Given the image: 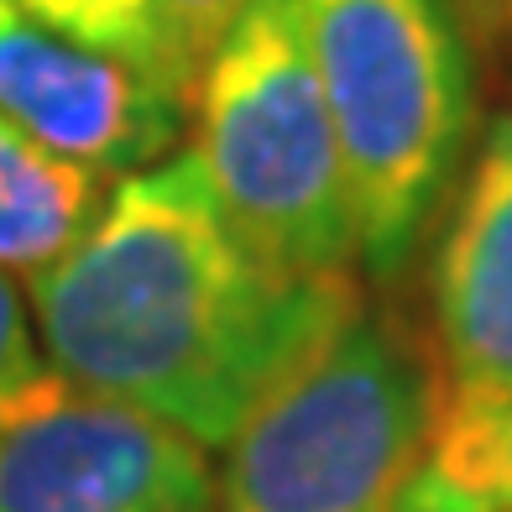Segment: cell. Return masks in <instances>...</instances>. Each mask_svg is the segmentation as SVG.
Listing matches in <instances>:
<instances>
[{
    "label": "cell",
    "instance_id": "obj_13",
    "mask_svg": "<svg viewBox=\"0 0 512 512\" xmlns=\"http://www.w3.org/2000/svg\"><path fill=\"white\" fill-rule=\"evenodd\" d=\"M455 6H460V16H465V21L476 16V27H481V32L502 27V11H497V0H455Z\"/></svg>",
    "mask_w": 512,
    "mask_h": 512
},
{
    "label": "cell",
    "instance_id": "obj_2",
    "mask_svg": "<svg viewBox=\"0 0 512 512\" xmlns=\"http://www.w3.org/2000/svg\"><path fill=\"white\" fill-rule=\"evenodd\" d=\"M455 0H304V37L351 183L361 267L392 283L445 209L476 121Z\"/></svg>",
    "mask_w": 512,
    "mask_h": 512
},
{
    "label": "cell",
    "instance_id": "obj_10",
    "mask_svg": "<svg viewBox=\"0 0 512 512\" xmlns=\"http://www.w3.org/2000/svg\"><path fill=\"white\" fill-rule=\"evenodd\" d=\"M16 6L37 16L42 27L121 63H136L157 79V0H16Z\"/></svg>",
    "mask_w": 512,
    "mask_h": 512
},
{
    "label": "cell",
    "instance_id": "obj_4",
    "mask_svg": "<svg viewBox=\"0 0 512 512\" xmlns=\"http://www.w3.org/2000/svg\"><path fill=\"white\" fill-rule=\"evenodd\" d=\"M439 413L434 361L356 309L230 439L220 512H398Z\"/></svg>",
    "mask_w": 512,
    "mask_h": 512
},
{
    "label": "cell",
    "instance_id": "obj_9",
    "mask_svg": "<svg viewBox=\"0 0 512 512\" xmlns=\"http://www.w3.org/2000/svg\"><path fill=\"white\" fill-rule=\"evenodd\" d=\"M398 512H512V398L476 424H434Z\"/></svg>",
    "mask_w": 512,
    "mask_h": 512
},
{
    "label": "cell",
    "instance_id": "obj_1",
    "mask_svg": "<svg viewBox=\"0 0 512 512\" xmlns=\"http://www.w3.org/2000/svg\"><path fill=\"white\" fill-rule=\"evenodd\" d=\"M361 309L356 277H293L256 256L194 152L110 189L89 236L32 277L48 371L230 445L251 408Z\"/></svg>",
    "mask_w": 512,
    "mask_h": 512
},
{
    "label": "cell",
    "instance_id": "obj_6",
    "mask_svg": "<svg viewBox=\"0 0 512 512\" xmlns=\"http://www.w3.org/2000/svg\"><path fill=\"white\" fill-rule=\"evenodd\" d=\"M0 115L42 147L100 173H142L162 162L189 121V100L147 68L95 53L0 0Z\"/></svg>",
    "mask_w": 512,
    "mask_h": 512
},
{
    "label": "cell",
    "instance_id": "obj_11",
    "mask_svg": "<svg viewBox=\"0 0 512 512\" xmlns=\"http://www.w3.org/2000/svg\"><path fill=\"white\" fill-rule=\"evenodd\" d=\"M251 0H157V79L194 105V84Z\"/></svg>",
    "mask_w": 512,
    "mask_h": 512
},
{
    "label": "cell",
    "instance_id": "obj_8",
    "mask_svg": "<svg viewBox=\"0 0 512 512\" xmlns=\"http://www.w3.org/2000/svg\"><path fill=\"white\" fill-rule=\"evenodd\" d=\"M110 199V173L42 147L0 115V272L37 277L74 251Z\"/></svg>",
    "mask_w": 512,
    "mask_h": 512
},
{
    "label": "cell",
    "instance_id": "obj_7",
    "mask_svg": "<svg viewBox=\"0 0 512 512\" xmlns=\"http://www.w3.org/2000/svg\"><path fill=\"white\" fill-rule=\"evenodd\" d=\"M434 340V424H476L512 398V115L486 131L439 236Z\"/></svg>",
    "mask_w": 512,
    "mask_h": 512
},
{
    "label": "cell",
    "instance_id": "obj_3",
    "mask_svg": "<svg viewBox=\"0 0 512 512\" xmlns=\"http://www.w3.org/2000/svg\"><path fill=\"white\" fill-rule=\"evenodd\" d=\"M189 115V152L256 256L293 277H345L361 262L304 0H251L204 63Z\"/></svg>",
    "mask_w": 512,
    "mask_h": 512
},
{
    "label": "cell",
    "instance_id": "obj_5",
    "mask_svg": "<svg viewBox=\"0 0 512 512\" xmlns=\"http://www.w3.org/2000/svg\"><path fill=\"white\" fill-rule=\"evenodd\" d=\"M0 512H220L183 429L48 371L0 424Z\"/></svg>",
    "mask_w": 512,
    "mask_h": 512
},
{
    "label": "cell",
    "instance_id": "obj_12",
    "mask_svg": "<svg viewBox=\"0 0 512 512\" xmlns=\"http://www.w3.org/2000/svg\"><path fill=\"white\" fill-rule=\"evenodd\" d=\"M42 377H48V361H42V345H37L32 309L21 304L16 283L0 272V424Z\"/></svg>",
    "mask_w": 512,
    "mask_h": 512
}]
</instances>
